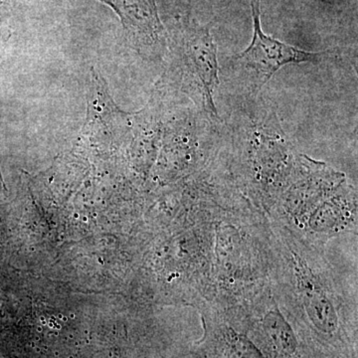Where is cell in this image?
Listing matches in <instances>:
<instances>
[{
    "instance_id": "obj_1",
    "label": "cell",
    "mask_w": 358,
    "mask_h": 358,
    "mask_svg": "<svg viewBox=\"0 0 358 358\" xmlns=\"http://www.w3.org/2000/svg\"><path fill=\"white\" fill-rule=\"evenodd\" d=\"M229 126L235 162L245 185L265 201L280 196L300 155L287 138L274 103L260 94L248 96Z\"/></svg>"
},
{
    "instance_id": "obj_2",
    "label": "cell",
    "mask_w": 358,
    "mask_h": 358,
    "mask_svg": "<svg viewBox=\"0 0 358 358\" xmlns=\"http://www.w3.org/2000/svg\"><path fill=\"white\" fill-rule=\"evenodd\" d=\"M251 7L253 39L244 51L226 61L222 71L225 80L239 87L247 96L260 94L263 87L285 66L317 64L338 55L336 50H303L268 36L261 26V0H251Z\"/></svg>"
},
{
    "instance_id": "obj_3",
    "label": "cell",
    "mask_w": 358,
    "mask_h": 358,
    "mask_svg": "<svg viewBox=\"0 0 358 358\" xmlns=\"http://www.w3.org/2000/svg\"><path fill=\"white\" fill-rule=\"evenodd\" d=\"M278 237L291 301L320 334L334 336L339 326L338 294L303 245L284 232Z\"/></svg>"
},
{
    "instance_id": "obj_4",
    "label": "cell",
    "mask_w": 358,
    "mask_h": 358,
    "mask_svg": "<svg viewBox=\"0 0 358 358\" xmlns=\"http://www.w3.org/2000/svg\"><path fill=\"white\" fill-rule=\"evenodd\" d=\"M211 24H189L182 34V64L187 92L200 112L222 122L216 109L214 94L220 84L217 45Z\"/></svg>"
},
{
    "instance_id": "obj_5",
    "label": "cell",
    "mask_w": 358,
    "mask_h": 358,
    "mask_svg": "<svg viewBox=\"0 0 358 358\" xmlns=\"http://www.w3.org/2000/svg\"><path fill=\"white\" fill-rule=\"evenodd\" d=\"M121 17L124 29L136 44L155 48L164 42V28L160 22L155 0H100Z\"/></svg>"
},
{
    "instance_id": "obj_6",
    "label": "cell",
    "mask_w": 358,
    "mask_h": 358,
    "mask_svg": "<svg viewBox=\"0 0 358 358\" xmlns=\"http://www.w3.org/2000/svg\"><path fill=\"white\" fill-rule=\"evenodd\" d=\"M261 327L265 341L278 357H293L298 348V341L291 324L277 306L268 308L264 313Z\"/></svg>"
},
{
    "instance_id": "obj_7",
    "label": "cell",
    "mask_w": 358,
    "mask_h": 358,
    "mask_svg": "<svg viewBox=\"0 0 358 358\" xmlns=\"http://www.w3.org/2000/svg\"><path fill=\"white\" fill-rule=\"evenodd\" d=\"M186 1H187V2H188V3H190V2H192V0H186Z\"/></svg>"
}]
</instances>
